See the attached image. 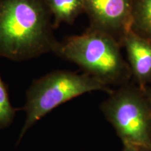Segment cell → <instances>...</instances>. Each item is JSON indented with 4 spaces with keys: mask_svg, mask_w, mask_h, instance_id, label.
Listing matches in <instances>:
<instances>
[{
    "mask_svg": "<svg viewBox=\"0 0 151 151\" xmlns=\"http://www.w3.org/2000/svg\"><path fill=\"white\" fill-rule=\"evenodd\" d=\"M19 110L21 109L14 108L11 104L8 88L0 74V129H5L12 124Z\"/></svg>",
    "mask_w": 151,
    "mask_h": 151,
    "instance_id": "9",
    "label": "cell"
},
{
    "mask_svg": "<svg viewBox=\"0 0 151 151\" xmlns=\"http://www.w3.org/2000/svg\"><path fill=\"white\" fill-rule=\"evenodd\" d=\"M108 94L100 109L123 146L151 147V110L143 90L129 82Z\"/></svg>",
    "mask_w": 151,
    "mask_h": 151,
    "instance_id": "4",
    "label": "cell"
},
{
    "mask_svg": "<svg viewBox=\"0 0 151 151\" xmlns=\"http://www.w3.org/2000/svg\"><path fill=\"white\" fill-rule=\"evenodd\" d=\"M112 90L88 73L67 70H55L35 79L26 92V103L21 109L26 113V119L17 145L30 127L62 104L87 92L104 91L109 94Z\"/></svg>",
    "mask_w": 151,
    "mask_h": 151,
    "instance_id": "3",
    "label": "cell"
},
{
    "mask_svg": "<svg viewBox=\"0 0 151 151\" xmlns=\"http://www.w3.org/2000/svg\"><path fill=\"white\" fill-rule=\"evenodd\" d=\"M127 55L132 78L141 90L151 83V41L131 29L122 43Z\"/></svg>",
    "mask_w": 151,
    "mask_h": 151,
    "instance_id": "6",
    "label": "cell"
},
{
    "mask_svg": "<svg viewBox=\"0 0 151 151\" xmlns=\"http://www.w3.org/2000/svg\"><path fill=\"white\" fill-rule=\"evenodd\" d=\"M121 45L111 36L88 27L81 35L60 41L54 52L107 86H120L132 78L129 64L121 53Z\"/></svg>",
    "mask_w": 151,
    "mask_h": 151,
    "instance_id": "2",
    "label": "cell"
},
{
    "mask_svg": "<svg viewBox=\"0 0 151 151\" xmlns=\"http://www.w3.org/2000/svg\"><path fill=\"white\" fill-rule=\"evenodd\" d=\"M122 151H151V147L123 146Z\"/></svg>",
    "mask_w": 151,
    "mask_h": 151,
    "instance_id": "10",
    "label": "cell"
},
{
    "mask_svg": "<svg viewBox=\"0 0 151 151\" xmlns=\"http://www.w3.org/2000/svg\"><path fill=\"white\" fill-rule=\"evenodd\" d=\"M144 94L145 96H146V98L148 101V103L149 104V106H150V110H151V88L149 86H147L144 90Z\"/></svg>",
    "mask_w": 151,
    "mask_h": 151,
    "instance_id": "11",
    "label": "cell"
},
{
    "mask_svg": "<svg viewBox=\"0 0 151 151\" xmlns=\"http://www.w3.org/2000/svg\"><path fill=\"white\" fill-rule=\"evenodd\" d=\"M132 30L151 41V0H132Z\"/></svg>",
    "mask_w": 151,
    "mask_h": 151,
    "instance_id": "8",
    "label": "cell"
},
{
    "mask_svg": "<svg viewBox=\"0 0 151 151\" xmlns=\"http://www.w3.org/2000/svg\"><path fill=\"white\" fill-rule=\"evenodd\" d=\"M47 2L52 16L54 29L62 23L71 25L79 16L85 14L81 0H47Z\"/></svg>",
    "mask_w": 151,
    "mask_h": 151,
    "instance_id": "7",
    "label": "cell"
},
{
    "mask_svg": "<svg viewBox=\"0 0 151 151\" xmlns=\"http://www.w3.org/2000/svg\"><path fill=\"white\" fill-rule=\"evenodd\" d=\"M59 43L47 0H0V58L26 61L54 53Z\"/></svg>",
    "mask_w": 151,
    "mask_h": 151,
    "instance_id": "1",
    "label": "cell"
},
{
    "mask_svg": "<svg viewBox=\"0 0 151 151\" xmlns=\"http://www.w3.org/2000/svg\"><path fill=\"white\" fill-rule=\"evenodd\" d=\"M81 1L89 27L111 36L122 46L124 37L132 29V0Z\"/></svg>",
    "mask_w": 151,
    "mask_h": 151,
    "instance_id": "5",
    "label": "cell"
}]
</instances>
